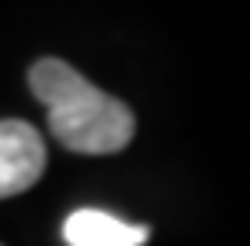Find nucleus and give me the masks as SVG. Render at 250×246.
Returning a JSON list of instances; mask_svg holds the SVG:
<instances>
[{
    "label": "nucleus",
    "mask_w": 250,
    "mask_h": 246,
    "mask_svg": "<svg viewBox=\"0 0 250 246\" xmlns=\"http://www.w3.org/2000/svg\"><path fill=\"white\" fill-rule=\"evenodd\" d=\"M30 92L48 107V129L66 151L114 154L136 132V118L118 96L88 85L62 59H37L30 66Z\"/></svg>",
    "instance_id": "1"
},
{
    "label": "nucleus",
    "mask_w": 250,
    "mask_h": 246,
    "mask_svg": "<svg viewBox=\"0 0 250 246\" xmlns=\"http://www.w3.org/2000/svg\"><path fill=\"white\" fill-rule=\"evenodd\" d=\"M48 165L44 136L22 118H4L0 125V195L15 199L30 191Z\"/></svg>",
    "instance_id": "2"
},
{
    "label": "nucleus",
    "mask_w": 250,
    "mask_h": 246,
    "mask_svg": "<svg viewBox=\"0 0 250 246\" xmlns=\"http://www.w3.org/2000/svg\"><path fill=\"white\" fill-rule=\"evenodd\" d=\"M62 239L66 246H144L147 228L118 221L103 209H78L62 224Z\"/></svg>",
    "instance_id": "3"
}]
</instances>
